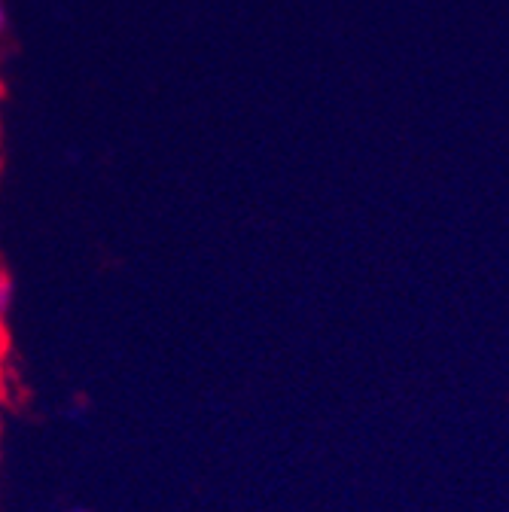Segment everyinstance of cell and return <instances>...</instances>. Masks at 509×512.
Listing matches in <instances>:
<instances>
[{
    "mask_svg": "<svg viewBox=\"0 0 509 512\" xmlns=\"http://www.w3.org/2000/svg\"><path fill=\"white\" fill-rule=\"evenodd\" d=\"M16 302V284L7 272H0V320H7Z\"/></svg>",
    "mask_w": 509,
    "mask_h": 512,
    "instance_id": "cell-1",
    "label": "cell"
},
{
    "mask_svg": "<svg viewBox=\"0 0 509 512\" xmlns=\"http://www.w3.org/2000/svg\"><path fill=\"white\" fill-rule=\"evenodd\" d=\"M7 28H10V13H7V4L0 0V37L7 34Z\"/></svg>",
    "mask_w": 509,
    "mask_h": 512,
    "instance_id": "cell-2",
    "label": "cell"
},
{
    "mask_svg": "<svg viewBox=\"0 0 509 512\" xmlns=\"http://www.w3.org/2000/svg\"><path fill=\"white\" fill-rule=\"evenodd\" d=\"M71 512H89V509H71Z\"/></svg>",
    "mask_w": 509,
    "mask_h": 512,
    "instance_id": "cell-3",
    "label": "cell"
}]
</instances>
